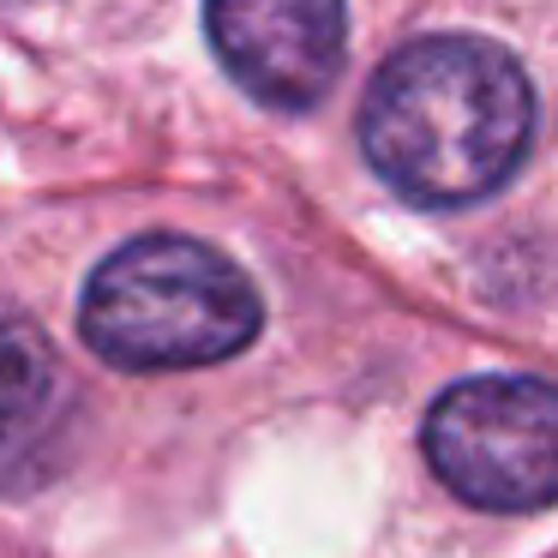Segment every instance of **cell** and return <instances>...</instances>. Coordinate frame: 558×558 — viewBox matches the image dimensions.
<instances>
[{
  "label": "cell",
  "mask_w": 558,
  "mask_h": 558,
  "mask_svg": "<svg viewBox=\"0 0 558 558\" xmlns=\"http://www.w3.org/2000/svg\"><path fill=\"white\" fill-rule=\"evenodd\" d=\"M426 462L481 510H546L558 486V397L546 378H462L426 414Z\"/></svg>",
  "instance_id": "obj_3"
},
{
  "label": "cell",
  "mask_w": 558,
  "mask_h": 558,
  "mask_svg": "<svg viewBox=\"0 0 558 558\" xmlns=\"http://www.w3.org/2000/svg\"><path fill=\"white\" fill-rule=\"evenodd\" d=\"M534 138L529 73L486 37H421L378 66L361 150L414 205H469L510 181Z\"/></svg>",
  "instance_id": "obj_1"
},
{
  "label": "cell",
  "mask_w": 558,
  "mask_h": 558,
  "mask_svg": "<svg viewBox=\"0 0 558 558\" xmlns=\"http://www.w3.org/2000/svg\"><path fill=\"white\" fill-rule=\"evenodd\" d=\"M265 325L258 289L234 258L186 234L126 241L85 282L78 330L109 366L174 373L241 354Z\"/></svg>",
  "instance_id": "obj_2"
},
{
  "label": "cell",
  "mask_w": 558,
  "mask_h": 558,
  "mask_svg": "<svg viewBox=\"0 0 558 558\" xmlns=\"http://www.w3.org/2000/svg\"><path fill=\"white\" fill-rule=\"evenodd\" d=\"M54 385V354L31 318L0 306V445H13L43 414Z\"/></svg>",
  "instance_id": "obj_5"
},
{
  "label": "cell",
  "mask_w": 558,
  "mask_h": 558,
  "mask_svg": "<svg viewBox=\"0 0 558 558\" xmlns=\"http://www.w3.org/2000/svg\"><path fill=\"white\" fill-rule=\"evenodd\" d=\"M205 31L246 97L301 114L337 85L349 13L342 0H205Z\"/></svg>",
  "instance_id": "obj_4"
}]
</instances>
